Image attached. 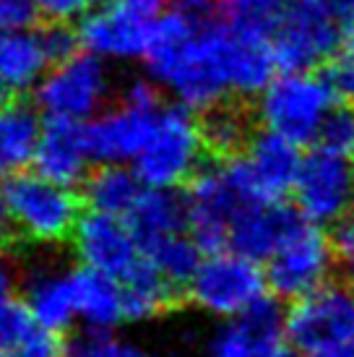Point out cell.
<instances>
[{
  "instance_id": "cell-27",
  "label": "cell",
  "mask_w": 354,
  "mask_h": 357,
  "mask_svg": "<svg viewBox=\"0 0 354 357\" xmlns=\"http://www.w3.org/2000/svg\"><path fill=\"white\" fill-rule=\"evenodd\" d=\"M237 324L245 328L261 357H276V352L286 344V310L279 298H258L245 313L237 316Z\"/></svg>"
},
{
  "instance_id": "cell-6",
  "label": "cell",
  "mask_w": 354,
  "mask_h": 357,
  "mask_svg": "<svg viewBox=\"0 0 354 357\" xmlns=\"http://www.w3.org/2000/svg\"><path fill=\"white\" fill-rule=\"evenodd\" d=\"M112 91V73L105 58L94 52H70L58 60L37 86V107L47 120H84L97 118Z\"/></svg>"
},
{
  "instance_id": "cell-31",
  "label": "cell",
  "mask_w": 354,
  "mask_h": 357,
  "mask_svg": "<svg viewBox=\"0 0 354 357\" xmlns=\"http://www.w3.org/2000/svg\"><path fill=\"white\" fill-rule=\"evenodd\" d=\"M37 321L29 313L26 303H19V300H3L0 303V352L10 355L13 349L24 344L26 339L37 331Z\"/></svg>"
},
{
  "instance_id": "cell-24",
  "label": "cell",
  "mask_w": 354,
  "mask_h": 357,
  "mask_svg": "<svg viewBox=\"0 0 354 357\" xmlns=\"http://www.w3.org/2000/svg\"><path fill=\"white\" fill-rule=\"evenodd\" d=\"M120 284H123V303H125L128 324L154 321V318L169 313L180 300V289L172 287L167 279L148 264V258L144 268H138L133 277Z\"/></svg>"
},
{
  "instance_id": "cell-33",
  "label": "cell",
  "mask_w": 354,
  "mask_h": 357,
  "mask_svg": "<svg viewBox=\"0 0 354 357\" xmlns=\"http://www.w3.org/2000/svg\"><path fill=\"white\" fill-rule=\"evenodd\" d=\"M321 79L336 100L354 102V52H336L321 66Z\"/></svg>"
},
{
  "instance_id": "cell-43",
  "label": "cell",
  "mask_w": 354,
  "mask_h": 357,
  "mask_svg": "<svg viewBox=\"0 0 354 357\" xmlns=\"http://www.w3.org/2000/svg\"><path fill=\"white\" fill-rule=\"evenodd\" d=\"M339 277H341V284L354 289V256L339 258Z\"/></svg>"
},
{
  "instance_id": "cell-9",
  "label": "cell",
  "mask_w": 354,
  "mask_h": 357,
  "mask_svg": "<svg viewBox=\"0 0 354 357\" xmlns=\"http://www.w3.org/2000/svg\"><path fill=\"white\" fill-rule=\"evenodd\" d=\"M154 84L130 81L115 107L102 109L86 123V141L99 165H125L144 149L159 115Z\"/></svg>"
},
{
  "instance_id": "cell-36",
  "label": "cell",
  "mask_w": 354,
  "mask_h": 357,
  "mask_svg": "<svg viewBox=\"0 0 354 357\" xmlns=\"http://www.w3.org/2000/svg\"><path fill=\"white\" fill-rule=\"evenodd\" d=\"M10 357H66V344L58 342V334L37 328L24 344L10 352Z\"/></svg>"
},
{
  "instance_id": "cell-2",
  "label": "cell",
  "mask_w": 354,
  "mask_h": 357,
  "mask_svg": "<svg viewBox=\"0 0 354 357\" xmlns=\"http://www.w3.org/2000/svg\"><path fill=\"white\" fill-rule=\"evenodd\" d=\"M268 201L261 193L245 157L219 159L201 167L185 188L187 232L196 238L203 253L229 248L235 222L250 206Z\"/></svg>"
},
{
  "instance_id": "cell-22",
  "label": "cell",
  "mask_w": 354,
  "mask_h": 357,
  "mask_svg": "<svg viewBox=\"0 0 354 357\" xmlns=\"http://www.w3.org/2000/svg\"><path fill=\"white\" fill-rule=\"evenodd\" d=\"M76 282V305L79 321L86 328L109 331L125 321V303H123V284L118 279L105 277L86 266L73 268Z\"/></svg>"
},
{
  "instance_id": "cell-25",
  "label": "cell",
  "mask_w": 354,
  "mask_h": 357,
  "mask_svg": "<svg viewBox=\"0 0 354 357\" xmlns=\"http://www.w3.org/2000/svg\"><path fill=\"white\" fill-rule=\"evenodd\" d=\"M144 253H146L148 264L177 289H187V284L193 282L198 266H201V261H203L201 258L203 248L198 245L190 232L187 235L185 232L169 235V238L148 245Z\"/></svg>"
},
{
  "instance_id": "cell-19",
  "label": "cell",
  "mask_w": 354,
  "mask_h": 357,
  "mask_svg": "<svg viewBox=\"0 0 354 357\" xmlns=\"http://www.w3.org/2000/svg\"><path fill=\"white\" fill-rule=\"evenodd\" d=\"M245 162L266 199L282 201L295 190L305 159L300 154V144L263 128L253 133L245 149Z\"/></svg>"
},
{
  "instance_id": "cell-11",
  "label": "cell",
  "mask_w": 354,
  "mask_h": 357,
  "mask_svg": "<svg viewBox=\"0 0 354 357\" xmlns=\"http://www.w3.org/2000/svg\"><path fill=\"white\" fill-rule=\"evenodd\" d=\"M334 248L315 222L305 219L266 264V282L279 300H300L323 287L334 266Z\"/></svg>"
},
{
  "instance_id": "cell-47",
  "label": "cell",
  "mask_w": 354,
  "mask_h": 357,
  "mask_svg": "<svg viewBox=\"0 0 354 357\" xmlns=\"http://www.w3.org/2000/svg\"><path fill=\"white\" fill-rule=\"evenodd\" d=\"M0 357H10V355H6V352H0Z\"/></svg>"
},
{
  "instance_id": "cell-8",
  "label": "cell",
  "mask_w": 354,
  "mask_h": 357,
  "mask_svg": "<svg viewBox=\"0 0 354 357\" xmlns=\"http://www.w3.org/2000/svg\"><path fill=\"white\" fill-rule=\"evenodd\" d=\"M325 81L310 73H284L258 94L256 118L263 128L305 146L318 139L325 115L334 107Z\"/></svg>"
},
{
  "instance_id": "cell-17",
  "label": "cell",
  "mask_w": 354,
  "mask_h": 357,
  "mask_svg": "<svg viewBox=\"0 0 354 357\" xmlns=\"http://www.w3.org/2000/svg\"><path fill=\"white\" fill-rule=\"evenodd\" d=\"M94 162L86 141V126L70 120H47L42 128L34 167L52 183L76 188L88 178V165Z\"/></svg>"
},
{
  "instance_id": "cell-14",
  "label": "cell",
  "mask_w": 354,
  "mask_h": 357,
  "mask_svg": "<svg viewBox=\"0 0 354 357\" xmlns=\"http://www.w3.org/2000/svg\"><path fill=\"white\" fill-rule=\"evenodd\" d=\"M73 52V37L66 29H0V84L8 91L40 86L47 70Z\"/></svg>"
},
{
  "instance_id": "cell-13",
  "label": "cell",
  "mask_w": 354,
  "mask_h": 357,
  "mask_svg": "<svg viewBox=\"0 0 354 357\" xmlns=\"http://www.w3.org/2000/svg\"><path fill=\"white\" fill-rule=\"evenodd\" d=\"M70 243L81 266L118 282L130 279L146 264V253L125 217H112L88 208L86 214H81Z\"/></svg>"
},
{
  "instance_id": "cell-46",
  "label": "cell",
  "mask_w": 354,
  "mask_h": 357,
  "mask_svg": "<svg viewBox=\"0 0 354 357\" xmlns=\"http://www.w3.org/2000/svg\"><path fill=\"white\" fill-rule=\"evenodd\" d=\"M148 3H154V6H159V8H162V6L167 3V0H148Z\"/></svg>"
},
{
  "instance_id": "cell-38",
  "label": "cell",
  "mask_w": 354,
  "mask_h": 357,
  "mask_svg": "<svg viewBox=\"0 0 354 357\" xmlns=\"http://www.w3.org/2000/svg\"><path fill=\"white\" fill-rule=\"evenodd\" d=\"M172 10L187 16L190 21H214V13L222 8V0H169Z\"/></svg>"
},
{
  "instance_id": "cell-29",
  "label": "cell",
  "mask_w": 354,
  "mask_h": 357,
  "mask_svg": "<svg viewBox=\"0 0 354 357\" xmlns=\"http://www.w3.org/2000/svg\"><path fill=\"white\" fill-rule=\"evenodd\" d=\"M66 357H151L146 347L112 331L86 328L66 344Z\"/></svg>"
},
{
  "instance_id": "cell-39",
  "label": "cell",
  "mask_w": 354,
  "mask_h": 357,
  "mask_svg": "<svg viewBox=\"0 0 354 357\" xmlns=\"http://www.w3.org/2000/svg\"><path fill=\"white\" fill-rule=\"evenodd\" d=\"M16 282H19V274H16V266L3 250H0V303L8 300L16 289Z\"/></svg>"
},
{
  "instance_id": "cell-26",
  "label": "cell",
  "mask_w": 354,
  "mask_h": 357,
  "mask_svg": "<svg viewBox=\"0 0 354 357\" xmlns=\"http://www.w3.org/2000/svg\"><path fill=\"white\" fill-rule=\"evenodd\" d=\"M201 130H203L206 151L217 159L240 157V151L247 149V144L256 133L250 126V118L243 109L226 107V105L208 109L203 123H201Z\"/></svg>"
},
{
  "instance_id": "cell-23",
  "label": "cell",
  "mask_w": 354,
  "mask_h": 357,
  "mask_svg": "<svg viewBox=\"0 0 354 357\" xmlns=\"http://www.w3.org/2000/svg\"><path fill=\"white\" fill-rule=\"evenodd\" d=\"M144 183L133 167L125 165H99L84 183L86 206L112 217H128L130 208L144 193Z\"/></svg>"
},
{
  "instance_id": "cell-21",
  "label": "cell",
  "mask_w": 354,
  "mask_h": 357,
  "mask_svg": "<svg viewBox=\"0 0 354 357\" xmlns=\"http://www.w3.org/2000/svg\"><path fill=\"white\" fill-rule=\"evenodd\" d=\"M40 115L26 105L0 109V180H10L34 165L42 136Z\"/></svg>"
},
{
  "instance_id": "cell-28",
  "label": "cell",
  "mask_w": 354,
  "mask_h": 357,
  "mask_svg": "<svg viewBox=\"0 0 354 357\" xmlns=\"http://www.w3.org/2000/svg\"><path fill=\"white\" fill-rule=\"evenodd\" d=\"M292 3L297 0H222V13L229 26L268 40Z\"/></svg>"
},
{
  "instance_id": "cell-20",
  "label": "cell",
  "mask_w": 354,
  "mask_h": 357,
  "mask_svg": "<svg viewBox=\"0 0 354 357\" xmlns=\"http://www.w3.org/2000/svg\"><path fill=\"white\" fill-rule=\"evenodd\" d=\"M125 219L141 248L146 250L159 240L187 229L185 196H177L175 188H144L141 199Z\"/></svg>"
},
{
  "instance_id": "cell-1",
  "label": "cell",
  "mask_w": 354,
  "mask_h": 357,
  "mask_svg": "<svg viewBox=\"0 0 354 357\" xmlns=\"http://www.w3.org/2000/svg\"><path fill=\"white\" fill-rule=\"evenodd\" d=\"M144 60L151 84L193 112H208L232 94L256 97L279 68L266 37L217 21H190L177 10L159 16Z\"/></svg>"
},
{
  "instance_id": "cell-30",
  "label": "cell",
  "mask_w": 354,
  "mask_h": 357,
  "mask_svg": "<svg viewBox=\"0 0 354 357\" xmlns=\"http://www.w3.org/2000/svg\"><path fill=\"white\" fill-rule=\"evenodd\" d=\"M315 141H318V149L354 162V102H341L331 107Z\"/></svg>"
},
{
  "instance_id": "cell-44",
  "label": "cell",
  "mask_w": 354,
  "mask_h": 357,
  "mask_svg": "<svg viewBox=\"0 0 354 357\" xmlns=\"http://www.w3.org/2000/svg\"><path fill=\"white\" fill-rule=\"evenodd\" d=\"M276 357H307V352L297 349L295 344H284V347L276 352Z\"/></svg>"
},
{
  "instance_id": "cell-37",
  "label": "cell",
  "mask_w": 354,
  "mask_h": 357,
  "mask_svg": "<svg viewBox=\"0 0 354 357\" xmlns=\"http://www.w3.org/2000/svg\"><path fill=\"white\" fill-rule=\"evenodd\" d=\"M328 243L334 248L336 258H349L354 256V208L331 222L328 229Z\"/></svg>"
},
{
  "instance_id": "cell-15",
  "label": "cell",
  "mask_w": 354,
  "mask_h": 357,
  "mask_svg": "<svg viewBox=\"0 0 354 357\" xmlns=\"http://www.w3.org/2000/svg\"><path fill=\"white\" fill-rule=\"evenodd\" d=\"M352 159L315 149L305 157L295 185L297 208L315 225H331L352 208Z\"/></svg>"
},
{
  "instance_id": "cell-42",
  "label": "cell",
  "mask_w": 354,
  "mask_h": 357,
  "mask_svg": "<svg viewBox=\"0 0 354 357\" xmlns=\"http://www.w3.org/2000/svg\"><path fill=\"white\" fill-rule=\"evenodd\" d=\"M13 232V225H10V214H8V204H6V196L0 190V245L10 238Z\"/></svg>"
},
{
  "instance_id": "cell-16",
  "label": "cell",
  "mask_w": 354,
  "mask_h": 357,
  "mask_svg": "<svg viewBox=\"0 0 354 357\" xmlns=\"http://www.w3.org/2000/svg\"><path fill=\"white\" fill-rule=\"evenodd\" d=\"M24 303L40 328L52 334L68 331L79 321L73 268L34 264L24 277Z\"/></svg>"
},
{
  "instance_id": "cell-3",
  "label": "cell",
  "mask_w": 354,
  "mask_h": 357,
  "mask_svg": "<svg viewBox=\"0 0 354 357\" xmlns=\"http://www.w3.org/2000/svg\"><path fill=\"white\" fill-rule=\"evenodd\" d=\"M13 232L37 248H55L73 238L81 204L73 188L52 183L40 172H21L3 188Z\"/></svg>"
},
{
  "instance_id": "cell-40",
  "label": "cell",
  "mask_w": 354,
  "mask_h": 357,
  "mask_svg": "<svg viewBox=\"0 0 354 357\" xmlns=\"http://www.w3.org/2000/svg\"><path fill=\"white\" fill-rule=\"evenodd\" d=\"M339 6V19H341V29H344V40L354 45V0H336Z\"/></svg>"
},
{
  "instance_id": "cell-10",
  "label": "cell",
  "mask_w": 354,
  "mask_h": 357,
  "mask_svg": "<svg viewBox=\"0 0 354 357\" xmlns=\"http://www.w3.org/2000/svg\"><path fill=\"white\" fill-rule=\"evenodd\" d=\"M266 284L268 282L258 268V261L240 256L235 250H219L206 253L185 295L208 316L237 318L258 298H263Z\"/></svg>"
},
{
  "instance_id": "cell-41",
  "label": "cell",
  "mask_w": 354,
  "mask_h": 357,
  "mask_svg": "<svg viewBox=\"0 0 354 357\" xmlns=\"http://www.w3.org/2000/svg\"><path fill=\"white\" fill-rule=\"evenodd\" d=\"M310 357H354V339L341 342V344H334V347H325L321 352H313Z\"/></svg>"
},
{
  "instance_id": "cell-5",
  "label": "cell",
  "mask_w": 354,
  "mask_h": 357,
  "mask_svg": "<svg viewBox=\"0 0 354 357\" xmlns=\"http://www.w3.org/2000/svg\"><path fill=\"white\" fill-rule=\"evenodd\" d=\"M344 40L336 0H297L271 31V47L284 73H307L339 52Z\"/></svg>"
},
{
  "instance_id": "cell-7",
  "label": "cell",
  "mask_w": 354,
  "mask_h": 357,
  "mask_svg": "<svg viewBox=\"0 0 354 357\" xmlns=\"http://www.w3.org/2000/svg\"><path fill=\"white\" fill-rule=\"evenodd\" d=\"M159 21V6L148 0H99L81 19V47L107 63L146 58Z\"/></svg>"
},
{
  "instance_id": "cell-45",
  "label": "cell",
  "mask_w": 354,
  "mask_h": 357,
  "mask_svg": "<svg viewBox=\"0 0 354 357\" xmlns=\"http://www.w3.org/2000/svg\"><path fill=\"white\" fill-rule=\"evenodd\" d=\"M6 105H8V89L0 84V109L6 107Z\"/></svg>"
},
{
  "instance_id": "cell-34",
  "label": "cell",
  "mask_w": 354,
  "mask_h": 357,
  "mask_svg": "<svg viewBox=\"0 0 354 357\" xmlns=\"http://www.w3.org/2000/svg\"><path fill=\"white\" fill-rule=\"evenodd\" d=\"M40 13V0H0V29L31 26Z\"/></svg>"
},
{
  "instance_id": "cell-4",
  "label": "cell",
  "mask_w": 354,
  "mask_h": 357,
  "mask_svg": "<svg viewBox=\"0 0 354 357\" xmlns=\"http://www.w3.org/2000/svg\"><path fill=\"white\" fill-rule=\"evenodd\" d=\"M203 154L201 123L193 118V109L175 102L159 109L144 149L133 159V169L146 188H177L193 180Z\"/></svg>"
},
{
  "instance_id": "cell-35",
  "label": "cell",
  "mask_w": 354,
  "mask_h": 357,
  "mask_svg": "<svg viewBox=\"0 0 354 357\" xmlns=\"http://www.w3.org/2000/svg\"><path fill=\"white\" fill-rule=\"evenodd\" d=\"M97 3L99 0H40V10L45 19L55 24H68L81 21Z\"/></svg>"
},
{
  "instance_id": "cell-32",
  "label": "cell",
  "mask_w": 354,
  "mask_h": 357,
  "mask_svg": "<svg viewBox=\"0 0 354 357\" xmlns=\"http://www.w3.org/2000/svg\"><path fill=\"white\" fill-rule=\"evenodd\" d=\"M201 357H261V352L250 342L245 328L237 324V318H232L211 334Z\"/></svg>"
},
{
  "instance_id": "cell-18",
  "label": "cell",
  "mask_w": 354,
  "mask_h": 357,
  "mask_svg": "<svg viewBox=\"0 0 354 357\" xmlns=\"http://www.w3.org/2000/svg\"><path fill=\"white\" fill-rule=\"evenodd\" d=\"M302 222H305V214L282 201L256 204L235 222L229 235V250L253 261H263V258L268 261Z\"/></svg>"
},
{
  "instance_id": "cell-12",
  "label": "cell",
  "mask_w": 354,
  "mask_h": 357,
  "mask_svg": "<svg viewBox=\"0 0 354 357\" xmlns=\"http://www.w3.org/2000/svg\"><path fill=\"white\" fill-rule=\"evenodd\" d=\"M286 339L307 355L354 339V289L323 284L286 310Z\"/></svg>"
}]
</instances>
